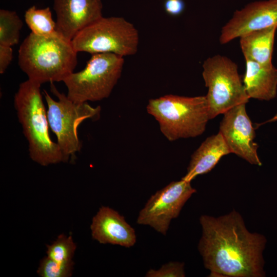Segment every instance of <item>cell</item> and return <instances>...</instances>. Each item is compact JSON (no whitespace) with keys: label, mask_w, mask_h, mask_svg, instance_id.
I'll use <instances>...</instances> for the list:
<instances>
[{"label":"cell","mask_w":277,"mask_h":277,"mask_svg":"<svg viewBox=\"0 0 277 277\" xmlns=\"http://www.w3.org/2000/svg\"><path fill=\"white\" fill-rule=\"evenodd\" d=\"M198 245L210 276L261 277L266 239L249 232L236 211L217 217L202 215Z\"/></svg>","instance_id":"cell-1"},{"label":"cell","mask_w":277,"mask_h":277,"mask_svg":"<svg viewBox=\"0 0 277 277\" xmlns=\"http://www.w3.org/2000/svg\"><path fill=\"white\" fill-rule=\"evenodd\" d=\"M185 3L183 0H166L164 8L166 13L172 16H177L184 11Z\"/></svg>","instance_id":"cell-23"},{"label":"cell","mask_w":277,"mask_h":277,"mask_svg":"<svg viewBox=\"0 0 277 277\" xmlns=\"http://www.w3.org/2000/svg\"><path fill=\"white\" fill-rule=\"evenodd\" d=\"M243 83L249 98L269 101L277 93V69L245 59Z\"/></svg>","instance_id":"cell-15"},{"label":"cell","mask_w":277,"mask_h":277,"mask_svg":"<svg viewBox=\"0 0 277 277\" xmlns=\"http://www.w3.org/2000/svg\"><path fill=\"white\" fill-rule=\"evenodd\" d=\"M203 68V77L208 88L205 96L210 120L248 102L249 97L239 74L238 66L230 59L216 55L206 60Z\"/></svg>","instance_id":"cell-8"},{"label":"cell","mask_w":277,"mask_h":277,"mask_svg":"<svg viewBox=\"0 0 277 277\" xmlns=\"http://www.w3.org/2000/svg\"><path fill=\"white\" fill-rule=\"evenodd\" d=\"M277 27V0L254 2L236 10L224 26L220 36L225 44L255 30Z\"/></svg>","instance_id":"cell-11"},{"label":"cell","mask_w":277,"mask_h":277,"mask_svg":"<svg viewBox=\"0 0 277 277\" xmlns=\"http://www.w3.org/2000/svg\"><path fill=\"white\" fill-rule=\"evenodd\" d=\"M219 132L231 153L252 165L261 166L254 141L255 131L246 110V103L240 104L223 113Z\"/></svg>","instance_id":"cell-10"},{"label":"cell","mask_w":277,"mask_h":277,"mask_svg":"<svg viewBox=\"0 0 277 277\" xmlns=\"http://www.w3.org/2000/svg\"><path fill=\"white\" fill-rule=\"evenodd\" d=\"M73 266V261L58 263L47 256L41 260L37 272L42 277H69L72 275Z\"/></svg>","instance_id":"cell-20"},{"label":"cell","mask_w":277,"mask_h":277,"mask_svg":"<svg viewBox=\"0 0 277 277\" xmlns=\"http://www.w3.org/2000/svg\"><path fill=\"white\" fill-rule=\"evenodd\" d=\"M124 60L113 53L92 54L85 68L64 80L67 97L75 103L98 101L108 97L121 77Z\"/></svg>","instance_id":"cell-5"},{"label":"cell","mask_w":277,"mask_h":277,"mask_svg":"<svg viewBox=\"0 0 277 277\" xmlns=\"http://www.w3.org/2000/svg\"><path fill=\"white\" fill-rule=\"evenodd\" d=\"M188 182L173 181L152 195L139 212L136 223L166 235L171 221L179 215L186 202L196 192Z\"/></svg>","instance_id":"cell-9"},{"label":"cell","mask_w":277,"mask_h":277,"mask_svg":"<svg viewBox=\"0 0 277 277\" xmlns=\"http://www.w3.org/2000/svg\"><path fill=\"white\" fill-rule=\"evenodd\" d=\"M71 42L77 52L113 53L124 57L137 52L139 35L133 25L123 17L102 16L80 31Z\"/></svg>","instance_id":"cell-6"},{"label":"cell","mask_w":277,"mask_h":277,"mask_svg":"<svg viewBox=\"0 0 277 277\" xmlns=\"http://www.w3.org/2000/svg\"><path fill=\"white\" fill-rule=\"evenodd\" d=\"M146 109L169 141L201 135L210 120L205 96L166 95L150 100Z\"/></svg>","instance_id":"cell-4"},{"label":"cell","mask_w":277,"mask_h":277,"mask_svg":"<svg viewBox=\"0 0 277 277\" xmlns=\"http://www.w3.org/2000/svg\"><path fill=\"white\" fill-rule=\"evenodd\" d=\"M90 229L92 239L100 244L130 248L136 242L134 229L124 216L107 206L99 209L92 218Z\"/></svg>","instance_id":"cell-13"},{"label":"cell","mask_w":277,"mask_h":277,"mask_svg":"<svg viewBox=\"0 0 277 277\" xmlns=\"http://www.w3.org/2000/svg\"><path fill=\"white\" fill-rule=\"evenodd\" d=\"M54 9L56 31L70 41L102 17L101 0H54Z\"/></svg>","instance_id":"cell-12"},{"label":"cell","mask_w":277,"mask_h":277,"mask_svg":"<svg viewBox=\"0 0 277 277\" xmlns=\"http://www.w3.org/2000/svg\"><path fill=\"white\" fill-rule=\"evenodd\" d=\"M23 23L15 11L0 10V45L12 46L18 44Z\"/></svg>","instance_id":"cell-18"},{"label":"cell","mask_w":277,"mask_h":277,"mask_svg":"<svg viewBox=\"0 0 277 277\" xmlns=\"http://www.w3.org/2000/svg\"><path fill=\"white\" fill-rule=\"evenodd\" d=\"M25 22L31 32L40 36H50L56 32V25L49 7L37 9L33 6L26 11Z\"/></svg>","instance_id":"cell-17"},{"label":"cell","mask_w":277,"mask_h":277,"mask_svg":"<svg viewBox=\"0 0 277 277\" xmlns=\"http://www.w3.org/2000/svg\"><path fill=\"white\" fill-rule=\"evenodd\" d=\"M184 263L179 262H170L163 265L155 270L149 269L146 273V277H184Z\"/></svg>","instance_id":"cell-21"},{"label":"cell","mask_w":277,"mask_h":277,"mask_svg":"<svg viewBox=\"0 0 277 277\" xmlns=\"http://www.w3.org/2000/svg\"><path fill=\"white\" fill-rule=\"evenodd\" d=\"M229 153L231 152L220 132L207 137L191 155L187 173L182 179L191 182L198 175L209 172Z\"/></svg>","instance_id":"cell-14"},{"label":"cell","mask_w":277,"mask_h":277,"mask_svg":"<svg viewBox=\"0 0 277 277\" xmlns=\"http://www.w3.org/2000/svg\"><path fill=\"white\" fill-rule=\"evenodd\" d=\"M41 86L39 83L29 79L22 83L15 94L14 106L28 142L31 159L46 166L66 161L58 145L50 136Z\"/></svg>","instance_id":"cell-3"},{"label":"cell","mask_w":277,"mask_h":277,"mask_svg":"<svg viewBox=\"0 0 277 277\" xmlns=\"http://www.w3.org/2000/svg\"><path fill=\"white\" fill-rule=\"evenodd\" d=\"M277 121V113L276 114L274 115V116H273L272 118H271V119H270L269 120H268L267 121V122H273L274 121Z\"/></svg>","instance_id":"cell-24"},{"label":"cell","mask_w":277,"mask_h":277,"mask_svg":"<svg viewBox=\"0 0 277 277\" xmlns=\"http://www.w3.org/2000/svg\"><path fill=\"white\" fill-rule=\"evenodd\" d=\"M13 58V50L11 46L0 45V73L3 74Z\"/></svg>","instance_id":"cell-22"},{"label":"cell","mask_w":277,"mask_h":277,"mask_svg":"<svg viewBox=\"0 0 277 277\" xmlns=\"http://www.w3.org/2000/svg\"><path fill=\"white\" fill-rule=\"evenodd\" d=\"M276 27L253 31L241 37L240 46L245 59L271 67Z\"/></svg>","instance_id":"cell-16"},{"label":"cell","mask_w":277,"mask_h":277,"mask_svg":"<svg viewBox=\"0 0 277 277\" xmlns=\"http://www.w3.org/2000/svg\"><path fill=\"white\" fill-rule=\"evenodd\" d=\"M76 249L71 235L61 234L51 245L47 246V256L58 263L72 262Z\"/></svg>","instance_id":"cell-19"},{"label":"cell","mask_w":277,"mask_h":277,"mask_svg":"<svg viewBox=\"0 0 277 277\" xmlns=\"http://www.w3.org/2000/svg\"><path fill=\"white\" fill-rule=\"evenodd\" d=\"M77 53L71 41L57 32L46 36L31 32L19 47L18 64L28 79L41 84L63 81L73 72Z\"/></svg>","instance_id":"cell-2"},{"label":"cell","mask_w":277,"mask_h":277,"mask_svg":"<svg viewBox=\"0 0 277 277\" xmlns=\"http://www.w3.org/2000/svg\"><path fill=\"white\" fill-rule=\"evenodd\" d=\"M50 90L57 101L44 91L49 127L56 136L57 143L66 162L81 150L82 143L77 133L79 125L86 120H98L101 109L100 106L93 107L87 102H73L59 92L53 83H51Z\"/></svg>","instance_id":"cell-7"}]
</instances>
